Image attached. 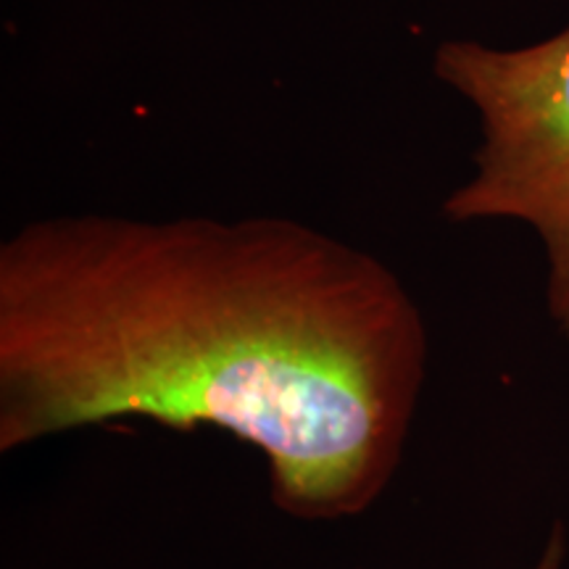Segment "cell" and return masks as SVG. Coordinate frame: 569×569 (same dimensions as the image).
Wrapping results in <instances>:
<instances>
[{"label":"cell","instance_id":"6da1fadb","mask_svg":"<svg viewBox=\"0 0 569 569\" xmlns=\"http://www.w3.org/2000/svg\"><path fill=\"white\" fill-rule=\"evenodd\" d=\"M427 375L415 298L372 253L277 217H59L0 246V453L127 419L230 432L274 507L365 515Z\"/></svg>","mask_w":569,"mask_h":569},{"label":"cell","instance_id":"7a4b0ae2","mask_svg":"<svg viewBox=\"0 0 569 569\" xmlns=\"http://www.w3.org/2000/svg\"><path fill=\"white\" fill-rule=\"evenodd\" d=\"M436 74L482 122L478 172L443 213L530 224L549 253V311L569 338V27L519 51L448 40Z\"/></svg>","mask_w":569,"mask_h":569},{"label":"cell","instance_id":"3957f363","mask_svg":"<svg viewBox=\"0 0 569 569\" xmlns=\"http://www.w3.org/2000/svg\"><path fill=\"white\" fill-rule=\"evenodd\" d=\"M565 553H567V536H565V528L559 525V528H553L549 543H546L543 557L538 559V565L532 569H561Z\"/></svg>","mask_w":569,"mask_h":569}]
</instances>
